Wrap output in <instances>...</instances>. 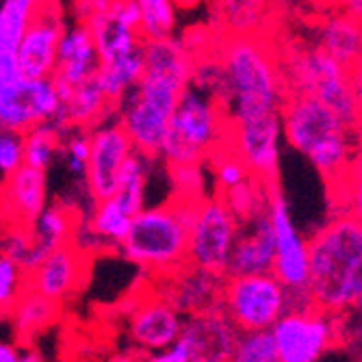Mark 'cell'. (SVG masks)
I'll return each mask as SVG.
<instances>
[{"instance_id":"cell-1","label":"cell","mask_w":362,"mask_h":362,"mask_svg":"<svg viewBox=\"0 0 362 362\" xmlns=\"http://www.w3.org/2000/svg\"><path fill=\"white\" fill-rule=\"evenodd\" d=\"M310 302L339 315L362 304V226L343 213L308 241Z\"/></svg>"},{"instance_id":"cell-2","label":"cell","mask_w":362,"mask_h":362,"mask_svg":"<svg viewBox=\"0 0 362 362\" xmlns=\"http://www.w3.org/2000/svg\"><path fill=\"white\" fill-rule=\"evenodd\" d=\"M219 65L228 87L230 124L280 113L286 89L274 48L256 35H228L219 48Z\"/></svg>"},{"instance_id":"cell-3","label":"cell","mask_w":362,"mask_h":362,"mask_svg":"<svg viewBox=\"0 0 362 362\" xmlns=\"http://www.w3.org/2000/svg\"><path fill=\"white\" fill-rule=\"evenodd\" d=\"M286 141L300 150L330 182H345L351 158L362 141L360 130L349 128L332 109L304 95H286L280 107Z\"/></svg>"},{"instance_id":"cell-4","label":"cell","mask_w":362,"mask_h":362,"mask_svg":"<svg viewBox=\"0 0 362 362\" xmlns=\"http://www.w3.org/2000/svg\"><path fill=\"white\" fill-rule=\"evenodd\" d=\"M202 200L178 197L160 206H146L133 217L122 254L148 274L176 276L189 267V233Z\"/></svg>"},{"instance_id":"cell-5","label":"cell","mask_w":362,"mask_h":362,"mask_svg":"<svg viewBox=\"0 0 362 362\" xmlns=\"http://www.w3.org/2000/svg\"><path fill=\"white\" fill-rule=\"evenodd\" d=\"M230 119L226 107L211 93L189 85L172 115L158 158L168 168L200 165L228 141Z\"/></svg>"},{"instance_id":"cell-6","label":"cell","mask_w":362,"mask_h":362,"mask_svg":"<svg viewBox=\"0 0 362 362\" xmlns=\"http://www.w3.org/2000/svg\"><path fill=\"white\" fill-rule=\"evenodd\" d=\"M286 95H304L332 109L349 128L360 130L358 93L349 70L327 57L319 46L291 52L282 68ZM362 133V130H360Z\"/></svg>"},{"instance_id":"cell-7","label":"cell","mask_w":362,"mask_h":362,"mask_svg":"<svg viewBox=\"0 0 362 362\" xmlns=\"http://www.w3.org/2000/svg\"><path fill=\"white\" fill-rule=\"evenodd\" d=\"M182 91L174 83L141 76L139 85L115 109L117 124L137 152L158 158Z\"/></svg>"},{"instance_id":"cell-8","label":"cell","mask_w":362,"mask_h":362,"mask_svg":"<svg viewBox=\"0 0 362 362\" xmlns=\"http://www.w3.org/2000/svg\"><path fill=\"white\" fill-rule=\"evenodd\" d=\"M219 310L239 334L269 332L288 310V291L272 276H226Z\"/></svg>"},{"instance_id":"cell-9","label":"cell","mask_w":362,"mask_h":362,"mask_svg":"<svg viewBox=\"0 0 362 362\" xmlns=\"http://www.w3.org/2000/svg\"><path fill=\"white\" fill-rule=\"evenodd\" d=\"M239 230V221L228 211L221 195L204 197L189 233V265L226 278Z\"/></svg>"},{"instance_id":"cell-10","label":"cell","mask_w":362,"mask_h":362,"mask_svg":"<svg viewBox=\"0 0 362 362\" xmlns=\"http://www.w3.org/2000/svg\"><path fill=\"white\" fill-rule=\"evenodd\" d=\"M337 327V315L310 304L286 310L269 332L280 362H319L334 347Z\"/></svg>"},{"instance_id":"cell-11","label":"cell","mask_w":362,"mask_h":362,"mask_svg":"<svg viewBox=\"0 0 362 362\" xmlns=\"http://www.w3.org/2000/svg\"><path fill=\"white\" fill-rule=\"evenodd\" d=\"M68 20L57 3H37L33 20L18 48V70L22 81L52 78L57 70L59 44Z\"/></svg>"},{"instance_id":"cell-12","label":"cell","mask_w":362,"mask_h":362,"mask_svg":"<svg viewBox=\"0 0 362 362\" xmlns=\"http://www.w3.org/2000/svg\"><path fill=\"white\" fill-rule=\"evenodd\" d=\"M267 189V213L276 237V258L272 276L288 293H308V243L295 230L278 185Z\"/></svg>"},{"instance_id":"cell-13","label":"cell","mask_w":362,"mask_h":362,"mask_svg":"<svg viewBox=\"0 0 362 362\" xmlns=\"http://www.w3.org/2000/svg\"><path fill=\"white\" fill-rule=\"evenodd\" d=\"M133 144L117 119H105L89 130V160L85 187L93 202H103L115 195L119 174L126 158L133 154Z\"/></svg>"},{"instance_id":"cell-14","label":"cell","mask_w":362,"mask_h":362,"mask_svg":"<svg viewBox=\"0 0 362 362\" xmlns=\"http://www.w3.org/2000/svg\"><path fill=\"white\" fill-rule=\"evenodd\" d=\"M282 133L280 113L250 122L230 124L228 144L243 160L250 176L262 187L278 185V139Z\"/></svg>"},{"instance_id":"cell-15","label":"cell","mask_w":362,"mask_h":362,"mask_svg":"<svg viewBox=\"0 0 362 362\" xmlns=\"http://www.w3.org/2000/svg\"><path fill=\"white\" fill-rule=\"evenodd\" d=\"M61 109L52 78L18 81L0 89V128L26 133L33 126L52 122Z\"/></svg>"},{"instance_id":"cell-16","label":"cell","mask_w":362,"mask_h":362,"mask_svg":"<svg viewBox=\"0 0 362 362\" xmlns=\"http://www.w3.org/2000/svg\"><path fill=\"white\" fill-rule=\"evenodd\" d=\"M185 327V317L160 298L141 300L128 317V341L133 351L150 356L168 349L178 341Z\"/></svg>"},{"instance_id":"cell-17","label":"cell","mask_w":362,"mask_h":362,"mask_svg":"<svg viewBox=\"0 0 362 362\" xmlns=\"http://www.w3.org/2000/svg\"><path fill=\"white\" fill-rule=\"evenodd\" d=\"M85 272L87 254L70 243L48 254L42 265L26 276V288L61 304L81 288Z\"/></svg>"},{"instance_id":"cell-18","label":"cell","mask_w":362,"mask_h":362,"mask_svg":"<svg viewBox=\"0 0 362 362\" xmlns=\"http://www.w3.org/2000/svg\"><path fill=\"white\" fill-rule=\"evenodd\" d=\"M276 258V237L267 209H262L239 230L226 276H262L272 274Z\"/></svg>"},{"instance_id":"cell-19","label":"cell","mask_w":362,"mask_h":362,"mask_svg":"<svg viewBox=\"0 0 362 362\" xmlns=\"http://www.w3.org/2000/svg\"><path fill=\"white\" fill-rule=\"evenodd\" d=\"M48 200V178L44 172L22 165L0 187V217L16 228H30L44 213Z\"/></svg>"},{"instance_id":"cell-20","label":"cell","mask_w":362,"mask_h":362,"mask_svg":"<svg viewBox=\"0 0 362 362\" xmlns=\"http://www.w3.org/2000/svg\"><path fill=\"white\" fill-rule=\"evenodd\" d=\"M182 337L191 347L193 362H228L239 341V332L219 308L185 319Z\"/></svg>"},{"instance_id":"cell-21","label":"cell","mask_w":362,"mask_h":362,"mask_svg":"<svg viewBox=\"0 0 362 362\" xmlns=\"http://www.w3.org/2000/svg\"><path fill=\"white\" fill-rule=\"evenodd\" d=\"M98 68H100V57H98L89 28L81 22L68 24L59 44L57 70L52 81L57 85L74 89L95 78Z\"/></svg>"},{"instance_id":"cell-22","label":"cell","mask_w":362,"mask_h":362,"mask_svg":"<svg viewBox=\"0 0 362 362\" xmlns=\"http://www.w3.org/2000/svg\"><path fill=\"white\" fill-rule=\"evenodd\" d=\"M172 288L170 293H163L160 298L170 306H174L182 317H195L219 308V295L223 278L206 274L195 267H185L176 276H170Z\"/></svg>"},{"instance_id":"cell-23","label":"cell","mask_w":362,"mask_h":362,"mask_svg":"<svg viewBox=\"0 0 362 362\" xmlns=\"http://www.w3.org/2000/svg\"><path fill=\"white\" fill-rule=\"evenodd\" d=\"M89 28L100 63L128 57L141 50L144 42L137 30L126 28L111 13V0H93V16L85 22Z\"/></svg>"},{"instance_id":"cell-24","label":"cell","mask_w":362,"mask_h":362,"mask_svg":"<svg viewBox=\"0 0 362 362\" xmlns=\"http://www.w3.org/2000/svg\"><path fill=\"white\" fill-rule=\"evenodd\" d=\"M141 57H144V76L168 81L182 89L191 85L195 59L189 54V50L180 40L170 37L160 42H144Z\"/></svg>"},{"instance_id":"cell-25","label":"cell","mask_w":362,"mask_h":362,"mask_svg":"<svg viewBox=\"0 0 362 362\" xmlns=\"http://www.w3.org/2000/svg\"><path fill=\"white\" fill-rule=\"evenodd\" d=\"M319 48L349 70L362 54V26L343 11L330 13L319 28Z\"/></svg>"},{"instance_id":"cell-26","label":"cell","mask_w":362,"mask_h":362,"mask_svg":"<svg viewBox=\"0 0 362 362\" xmlns=\"http://www.w3.org/2000/svg\"><path fill=\"white\" fill-rule=\"evenodd\" d=\"M59 313H61V304L26 288L20 295L16 306L11 308L9 317L18 339H22V343L28 345L40 332H44L46 327H50L59 319Z\"/></svg>"},{"instance_id":"cell-27","label":"cell","mask_w":362,"mask_h":362,"mask_svg":"<svg viewBox=\"0 0 362 362\" xmlns=\"http://www.w3.org/2000/svg\"><path fill=\"white\" fill-rule=\"evenodd\" d=\"M78 219L74 217L72 209L65 204H50L44 209V213L35 219L28 228L30 239L40 250V254L46 258L54 250L70 245L74 241Z\"/></svg>"},{"instance_id":"cell-28","label":"cell","mask_w":362,"mask_h":362,"mask_svg":"<svg viewBox=\"0 0 362 362\" xmlns=\"http://www.w3.org/2000/svg\"><path fill=\"white\" fill-rule=\"evenodd\" d=\"M141 76H144V57L139 50L135 54L100 63L95 81L100 85L109 105L117 109L126 100V95L139 85Z\"/></svg>"},{"instance_id":"cell-29","label":"cell","mask_w":362,"mask_h":362,"mask_svg":"<svg viewBox=\"0 0 362 362\" xmlns=\"http://www.w3.org/2000/svg\"><path fill=\"white\" fill-rule=\"evenodd\" d=\"M158 158L146 156L137 150H133L124 163L117 191H115V200L117 204L128 213V215H137L139 211L146 209V191H148V180L152 174V165Z\"/></svg>"},{"instance_id":"cell-30","label":"cell","mask_w":362,"mask_h":362,"mask_svg":"<svg viewBox=\"0 0 362 362\" xmlns=\"http://www.w3.org/2000/svg\"><path fill=\"white\" fill-rule=\"evenodd\" d=\"M130 223H133V215H128L115 197H109V200L103 202H93L87 226L95 235V239L103 243V247H122Z\"/></svg>"},{"instance_id":"cell-31","label":"cell","mask_w":362,"mask_h":362,"mask_svg":"<svg viewBox=\"0 0 362 362\" xmlns=\"http://www.w3.org/2000/svg\"><path fill=\"white\" fill-rule=\"evenodd\" d=\"M65 133L52 122L37 124L24 133V165L37 172H48V168L63 152Z\"/></svg>"},{"instance_id":"cell-32","label":"cell","mask_w":362,"mask_h":362,"mask_svg":"<svg viewBox=\"0 0 362 362\" xmlns=\"http://www.w3.org/2000/svg\"><path fill=\"white\" fill-rule=\"evenodd\" d=\"M35 9V0H5L0 5V57L18 54L20 42Z\"/></svg>"},{"instance_id":"cell-33","label":"cell","mask_w":362,"mask_h":362,"mask_svg":"<svg viewBox=\"0 0 362 362\" xmlns=\"http://www.w3.org/2000/svg\"><path fill=\"white\" fill-rule=\"evenodd\" d=\"M139 37L141 42H160L174 37L178 20L176 5L170 0H139Z\"/></svg>"},{"instance_id":"cell-34","label":"cell","mask_w":362,"mask_h":362,"mask_svg":"<svg viewBox=\"0 0 362 362\" xmlns=\"http://www.w3.org/2000/svg\"><path fill=\"white\" fill-rule=\"evenodd\" d=\"M0 254L11 258L18 267H22L26 276L33 269H37L46 260L35 247V243H33L28 228H16V226H11L7 233H3V237H0Z\"/></svg>"},{"instance_id":"cell-35","label":"cell","mask_w":362,"mask_h":362,"mask_svg":"<svg viewBox=\"0 0 362 362\" xmlns=\"http://www.w3.org/2000/svg\"><path fill=\"white\" fill-rule=\"evenodd\" d=\"M209 158H211L213 174H215L217 185H219V193L237 189L239 185L247 182L252 178L247 168L243 165V160L235 154V150L230 148L228 141L221 148H217Z\"/></svg>"},{"instance_id":"cell-36","label":"cell","mask_w":362,"mask_h":362,"mask_svg":"<svg viewBox=\"0 0 362 362\" xmlns=\"http://www.w3.org/2000/svg\"><path fill=\"white\" fill-rule=\"evenodd\" d=\"M228 362H280L272 332L239 334L237 347Z\"/></svg>"},{"instance_id":"cell-37","label":"cell","mask_w":362,"mask_h":362,"mask_svg":"<svg viewBox=\"0 0 362 362\" xmlns=\"http://www.w3.org/2000/svg\"><path fill=\"white\" fill-rule=\"evenodd\" d=\"M63 158L65 165H68V172L85 182L87 176V160H89V130H78L72 128L65 133L63 137Z\"/></svg>"},{"instance_id":"cell-38","label":"cell","mask_w":362,"mask_h":362,"mask_svg":"<svg viewBox=\"0 0 362 362\" xmlns=\"http://www.w3.org/2000/svg\"><path fill=\"white\" fill-rule=\"evenodd\" d=\"M26 291V274L7 256L0 254V313H11Z\"/></svg>"},{"instance_id":"cell-39","label":"cell","mask_w":362,"mask_h":362,"mask_svg":"<svg viewBox=\"0 0 362 362\" xmlns=\"http://www.w3.org/2000/svg\"><path fill=\"white\" fill-rule=\"evenodd\" d=\"M24 165V135L0 128V187Z\"/></svg>"},{"instance_id":"cell-40","label":"cell","mask_w":362,"mask_h":362,"mask_svg":"<svg viewBox=\"0 0 362 362\" xmlns=\"http://www.w3.org/2000/svg\"><path fill=\"white\" fill-rule=\"evenodd\" d=\"M221 9H223V13H221L223 22L228 20V26L233 28L230 30V35L254 37L252 28L260 20L258 11H262V5H256V3H223Z\"/></svg>"},{"instance_id":"cell-41","label":"cell","mask_w":362,"mask_h":362,"mask_svg":"<svg viewBox=\"0 0 362 362\" xmlns=\"http://www.w3.org/2000/svg\"><path fill=\"white\" fill-rule=\"evenodd\" d=\"M111 13L126 28L139 33V0H111Z\"/></svg>"},{"instance_id":"cell-42","label":"cell","mask_w":362,"mask_h":362,"mask_svg":"<svg viewBox=\"0 0 362 362\" xmlns=\"http://www.w3.org/2000/svg\"><path fill=\"white\" fill-rule=\"evenodd\" d=\"M146 362H193V356H191V347H189L187 339L180 334L178 341L174 345H170L168 349L146 356Z\"/></svg>"},{"instance_id":"cell-43","label":"cell","mask_w":362,"mask_h":362,"mask_svg":"<svg viewBox=\"0 0 362 362\" xmlns=\"http://www.w3.org/2000/svg\"><path fill=\"white\" fill-rule=\"evenodd\" d=\"M343 13H347L351 20H356L362 26V0H347V3L339 5Z\"/></svg>"},{"instance_id":"cell-44","label":"cell","mask_w":362,"mask_h":362,"mask_svg":"<svg viewBox=\"0 0 362 362\" xmlns=\"http://www.w3.org/2000/svg\"><path fill=\"white\" fill-rule=\"evenodd\" d=\"M18 362H44V356L33 345H24L18 347Z\"/></svg>"},{"instance_id":"cell-45","label":"cell","mask_w":362,"mask_h":362,"mask_svg":"<svg viewBox=\"0 0 362 362\" xmlns=\"http://www.w3.org/2000/svg\"><path fill=\"white\" fill-rule=\"evenodd\" d=\"M349 78H351V85H354L356 93L362 95V54H360V59L349 68Z\"/></svg>"},{"instance_id":"cell-46","label":"cell","mask_w":362,"mask_h":362,"mask_svg":"<svg viewBox=\"0 0 362 362\" xmlns=\"http://www.w3.org/2000/svg\"><path fill=\"white\" fill-rule=\"evenodd\" d=\"M105 362H146V356H141V354H137V351H133V349H128V351H117V354H113L109 360H105Z\"/></svg>"},{"instance_id":"cell-47","label":"cell","mask_w":362,"mask_h":362,"mask_svg":"<svg viewBox=\"0 0 362 362\" xmlns=\"http://www.w3.org/2000/svg\"><path fill=\"white\" fill-rule=\"evenodd\" d=\"M0 362H18V347L0 341Z\"/></svg>"},{"instance_id":"cell-48","label":"cell","mask_w":362,"mask_h":362,"mask_svg":"<svg viewBox=\"0 0 362 362\" xmlns=\"http://www.w3.org/2000/svg\"><path fill=\"white\" fill-rule=\"evenodd\" d=\"M358 117H360V130H362V95H358Z\"/></svg>"}]
</instances>
